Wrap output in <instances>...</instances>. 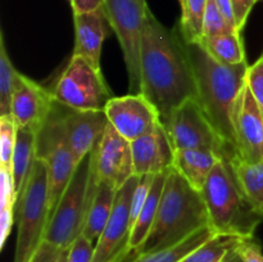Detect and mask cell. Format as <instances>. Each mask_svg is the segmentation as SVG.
Returning <instances> with one entry per match:
<instances>
[{
	"mask_svg": "<svg viewBox=\"0 0 263 262\" xmlns=\"http://www.w3.org/2000/svg\"><path fill=\"white\" fill-rule=\"evenodd\" d=\"M141 90L166 122L185 100L197 98L186 41L180 30L162 25L149 10L140 49Z\"/></svg>",
	"mask_w": 263,
	"mask_h": 262,
	"instance_id": "obj_1",
	"label": "cell"
},
{
	"mask_svg": "<svg viewBox=\"0 0 263 262\" xmlns=\"http://www.w3.org/2000/svg\"><path fill=\"white\" fill-rule=\"evenodd\" d=\"M186 48L194 74L197 100L218 135L238 156L234 117L239 97L246 86L248 62L235 66L222 63L200 41L186 43Z\"/></svg>",
	"mask_w": 263,
	"mask_h": 262,
	"instance_id": "obj_2",
	"label": "cell"
},
{
	"mask_svg": "<svg viewBox=\"0 0 263 262\" xmlns=\"http://www.w3.org/2000/svg\"><path fill=\"white\" fill-rule=\"evenodd\" d=\"M207 225H210V215L202 193L171 169L167 172L158 212L148 238L122 262L176 246Z\"/></svg>",
	"mask_w": 263,
	"mask_h": 262,
	"instance_id": "obj_3",
	"label": "cell"
},
{
	"mask_svg": "<svg viewBox=\"0 0 263 262\" xmlns=\"http://www.w3.org/2000/svg\"><path fill=\"white\" fill-rule=\"evenodd\" d=\"M200 193L216 233L253 238L263 211L243 190L230 159L222 158L216 164Z\"/></svg>",
	"mask_w": 263,
	"mask_h": 262,
	"instance_id": "obj_4",
	"label": "cell"
},
{
	"mask_svg": "<svg viewBox=\"0 0 263 262\" xmlns=\"http://www.w3.org/2000/svg\"><path fill=\"white\" fill-rule=\"evenodd\" d=\"M18 234L14 262H30L45 238L49 223V171L36 158L22 195L15 204Z\"/></svg>",
	"mask_w": 263,
	"mask_h": 262,
	"instance_id": "obj_5",
	"label": "cell"
},
{
	"mask_svg": "<svg viewBox=\"0 0 263 262\" xmlns=\"http://www.w3.org/2000/svg\"><path fill=\"white\" fill-rule=\"evenodd\" d=\"M51 92L58 104L74 110H104L113 98L102 69L79 55H72Z\"/></svg>",
	"mask_w": 263,
	"mask_h": 262,
	"instance_id": "obj_6",
	"label": "cell"
},
{
	"mask_svg": "<svg viewBox=\"0 0 263 262\" xmlns=\"http://www.w3.org/2000/svg\"><path fill=\"white\" fill-rule=\"evenodd\" d=\"M103 8L122 49L128 74V86L133 94L134 91L138 94L141 90V38L151 9L146 0H104Z\"/></svg>",
	"mask_w": 263,
	"mask_h": 262,
	"instance_id": "obj_7",
	"label": "cell"
},
{
	"mask_svg": "<svg viewBox=\"0 0 263 262\" xmlns=\"http://www.w3.org/2000/svg\"><path fill=\"white\" fill-rule=\"evenodd\" d=\"M55 105V103H54ZM37 158L45 161L49 171V221L71 182L79 164L66 143L62 126V112L51 110L37 134Z\"/></svg>",
	"mask_w": 263,
	"mask_h": 262,
	"instance_id": "obj_8",
	"label": "cell"
},
{
	"mask_svg": "<svg viewBox=\"0 0 263 262\" xmlns=\"http://www.w3.org/2000/svg\"><path fill=\"white\" fill-rule=\"evenodd\" d=\"M162 125L175 151L203 148L212 149L226 159H233L236 156L218 135L197 98L185 100Z\"/></svg>",
	"mask_w": 263,
	"mask_h": 262,
	"instance_id": "obj_9",
	"label": "cell"
},
{
	"mask_svg": "<svg viewBox=\"0 0 263 262\" xmlns=\"http://www.w3.org/2000/svg\"><path fill=\"white\" fill-rule=\"evenodd\" d=\"M90 172V154L77 166L71 182L62 195L46 228L44 240L71 248L84 230L86 217V195Z\"/></svg>",
	"mask_w": 263,
	"mask_h": 262,
	"instance_id": "obj_10",
	"label": "cell"
},
{
	"mask_svg": "<svg viewBox=\"0 0 263 262\" xmlns=\"http://www.w3.org/2000/svg\"><path fill=\"white\" fill-rule=\"evenodd\" d=\"M140 176L134 175L117 190L112 215L94 247L91 262H121L127 253L131 234V199Z\"/></svg>",
	"mask_w": 263,
	"mask_h": 262,
	"instance_id": "obj_11",
	"label": "cell"
},
{
	"mask_svg": "<svg viewBox=\"0 0 263 262\" xmlns=\"http://www.w3.org/2000/svg\"><path fill=\"white\" fill-rule=\"evenodd\" d=\"M90 169L99 181L110 182L117 190L135 175L131 141L110 123L90 153Z\"/></svg>",
	"mask_w": 263,
	"mask_h": 262,
	"instance_id": "obj_12",
	"label": "cell"
},
{
	"mask_svg": "<svg viewBox=\"0 0 263 262\" xmlns=\"http://www.w3.org/2000/svg\"><path fill=\"white\" fill-rule=\"evenodd\" d=\"M110 125L128 141L151 133L161 122V115L143 94L113 97L104 108Z\"/></svg>",
	"mask_w": 263,
	"mask_h": 262,
	"instance_id": "obj_13",
	"label": "cell"
},
{
	"mask_svg": "<svg viewBox=\"0 0 263 262\" xmlns=\"http://www.w3.org/2000/svg\"><path fill=\"white\" fill-rule=\"evenodd\" d=\"M53 92L18 72L12 97L10 116L18 128L35 127L40 130L54 107Z\"/></svg>",
	"mask_w": 263,
	"mask_h": 262,
	"instance_id": "obj_14",
	"label": "cell"
},
{
	"mask_svg": "<svg viewBox=\"0 0 263 262\" xmlns=\"http://www.w3.org/2000/svg\"><path fill=\"white\" fill-rule=\"evenodd\" d=\"M238 157L248 162L263 161V113L248 86H244L234 117Z\"/></svg>",
	"mask_w": 263,
	"mask_h": 262,
	"instance_id": "obj_15",
	"label": "cell"
},
{
	"mask_svg": "<svg viewBox=\"0 0 263 262\" xmlns=\"http://www.w3.org/2000/svg\"><path fill=\"white\" fill-rule=\"evenodd\" d=\"M104 110H74L62 113V126L66 143L77 164L91 153L107 128Z\"/></svg>",
	"mask_w": 263,
	"mask_h": 262,
	"instance_id": "obj_16",
	"label": "cell"
},
{
	"mask_svg": "<svg viewBox=\"0 0 263 262\" xmlns=\"http://www.w3.org/2000/svg\"><path fill=\"white\" fill-rule=\"evenodd\" d=\"M131 151L136 176L162 174L174 166L175 149L162 123L151 133L131 141Z\"/></svg>",
	"mask_w": 263,
	"mask_h": 262,
	"instance_id": "obj_17",
	"label": "cell"
},
{
	"mask_svg": "<svg viewBox=\"0 0 263 262\" xmlns=\"http://www.w3.org/2000/svg\"><path fill=\"white\" fill-rule=\"evenodd\" d=\"M74 50L72 55L87 59L92 66L100 68V57L109 25L104 8L82 14H73Z\"/></svg>",
	"mask_w": 263,
	"mask_h": 262,
	"instance_id": "obj_18",
	"label": "cell"
},
{
	"mask_svg": "<svg viewBox=\"0 0 263 262\" xmlns=\"http://www.w3.org/2000/svg\"><path fill=\"white\" fill-rule=\"evenodd\" d=\"M222 157L212 149H181L175 151L174 166L194 189L202 192L205 181Z\"/></svg>",
	"mask_w": 263,
	"mask_h": 262,
	"instance_id": "obj_19",
	"label": "cell"
},
{
	"mask_svg": "<svg viewBox=\"0 0 263 262\" xmlns=\"http://www.w3.org/2000/svg\"><path fill=\"white\" fill-rule=\"evenodd\" d=\"M39 128L31 127H20L17 133V141H15L14 153L12 159V176L14 181L15 193L18 198L22 195L27 180L31 175L33 163L36 158V151H37V134Z\"/></svg>",
	"mask_w": 263,
	"mask_h": 262,
	"instance_id": "obj_20",
	"label": "cell"
},
{
	"mask_svg": "<svg viewBox=\"0 0 263 262\" xmlns=\"http://www.w3.org/2000/svg\"><path fill=\"white\" fill-rule=\"evenodd\" d=\"M167 172L154 175V179L153 181H152L148 198H146L145 203H144L143 208H141V212L140 215H139L138 220L135 221L133 229H131L127 253L123 257L122 261H125L128 256H131L134 252L138 251L141 247V244H143L144 241H145V239L148 238L149 233H151L152 230V226H153L154 223V220H156L157 212H158L159 202H161L162 192H163L164 182H166Z\"/></svg>",
	"mask_w": 263,
	"mask_h": 262,
	"instance_id": "obj_21",
	"label": "cell"
},
{
	"mask_svg": "<svg viewBox=\"0 0 263 262\" xmlns=\"http://www.w3.org/2000/svg\"><path fill=\"white\" fill-rule=\"evenodd\" d=\"M116 194H117V189L110 182L102 180L94 198H92V202L87 208L82 235L89 239L94 246L99 240L100 235L112 215Z\"/></svg>",
	"mask_w": 263,
	"mask_h": 262,
	"instance_id": "obj_22",
	"label": "cell"
},
{
	"mask_svg": "<svg viewBox=\"0 0 263 262\" xmlns=\"http://www.w3.org/2000/svg\"><path fill=\"white\" fill-rule=\"evenodd\" d=\"M216 231L212 226L207 225L204 228L195 231L193 235L182 240L181 243L176 246L168 247V248L161 249V251L152 252V253L140 254L135 258L130 259L127 262H181L186 256H189L193 251L210 240L211 238L216 235Z\"/></svg>",
	"mask_w": 263,
	"mask_h": 262,
	"instance_id": "obj_23",
	"label": "cell"
},
{
	"mask_svg": "<svg viewBox=\"0 0 263 262\" xmlns=\"http://www.w3.org/2000/svg\"><path fill=\"white\" fill-rule=\"evenodd\" d=\"M205 49L220 62L230 66L247 63L241 32H231L226 35L203 38L200 40Z\"/></svg>",
	"mask_w": 263,
	"mask_h": 262,
	"instance_id": "obj_24",
	"label": "cell"
},
{
	"mask_svg": "<svg viewBox=\"0 0 263 262\" xmlns=\"http://www.w3.org/2000/svg\"><path fill=\"white\" fill-rule=\"evenodd\" d=\"M230 161L243 190L263 211V161L248 162L238 156Z\"/></svg>",
	"mask_w": 263,
	"mask_h": 262,
	"instance_id": "obj_25",
	"label": "cell"
},
{
	"mask_svg": "<svg viewBox=\"0 0 263 262\" xmlns=\"http://www.w3.org/2000/svg\"><path fill=\"white\" fill-rule=\"evenodd\" d=\"M208 0H181L180 32L186 43H198L203 39L205 7Z\"/></svg>",
	"mask_w": 263,
	"mask_h": 262,
	"instance_id": "obj_26",
	"label": "cell"
},
{
	"mask_svg": "<svg viewBox=\"0 0 263 262\" xmlns=\"http://www.w3.org/2000/svg\"><path fill=\"white\" fill-rule=\"evenodd\" d=\"M0 181H2V193H0V247L5 246L13 221L15 216V204H17V193H15L14 181L12 172L0 169Z\"/></svg>",
	"mask_w": 263,
	"mask_h": 262,
	"instance_id": "obj_27",
	"label": "cell"
},
{
	"mask_svg": "<svg viewBox=\"0 0 263 262\" xmlns=\"http://www.w3.org/2000/svg\"><path fill=\"white\" fill-rule=\"evenodd\" d=\"M240 239L243 238L216 234L213 238L185 257L181 262H221L231 249L236 248Z\"/></svg>",
	"mask_w": 263,
	"mask_h": 262,
	"instance_id": "obj_28",
	"label": "cell"
},
{
	"mask_svg": "<svg viewBox=\"0 0 263 262\" xmlns=\"http://www.w3.org/2000/svg\"><path fill=\"white\" fill-rule=\"evenodd\" d=\"M18 71L10 61L3 31L0 32V117L10 116L12 97Z\"/></svg>",
	"mask_w": 263,
	"mask_h": 262,
	"instance_id": "obj_29",
	"label": "cell"
},
{
	"mask_svg": "<svg viewBox=\"0 0 263 262\" xmlns=\"http://www.w3.org/2000/svg\"><path fill=\"white\" fill-rule=\"evenodd\" d=\"M18 126L12 116L0 117V169L12 172V159L17 141Z\"/></svg>",
	"mask_w": 263,
	"mask_h": 262,
	"instance_id": "obj_30",
	"label": "cell"
},
{
	"mask_svg": "<svg viewBox=\"0 0 263 262\" xmlns=\"http://www.w3.org/2000/svg\"><path fill=\"white\" fill-rule=\"evenodd\" d=\"M239 32L235 27L230 25L218 9L215 0H208L205 7L204 23H203V38L226 35V33Z\"/></svg>",
	"mask_w": 263,
	"mask_h": 262,
	"instance_id": "obj_31",
	"label": "cell"
},
{
	"mask_svg": "<svg viewBox=\"0 0 263 262\" xmlns=\"http://www.w3.org/2000/svg\"><path fill=\"white\" fill-rule=\"evenodd\" d=\"M246 84L263 110V54L256 63L248 67Z\"/></svg>",
	"mask_w": 263,
	"mask_h": 262,
	"instance_id": "obj_32",
	"label": "cell"
},
{
	"mask_svg": "<svg viewBox=\"0 0 263 262\" xmlns=\"http://www.w3.org/2000/svg\"><path fill=\"white\" fill-rule=\"evenodd\" d=\"M69 248L51 244L44 240L33 253L30 262H68Z\"/></svg>",
	"mask_w": 263,
	"mask_h": 262,
	"instance_id": "obj_33",
	"label": "cell"
},
{
	"mask_svg": "<svg viewBox=\"0 0 263 262\" xmlns=\"http://www.w3.org/2000/svg\"><path fill=\"white\" fill-rule=\"evenodd\" d=\"M94 247L89 239L85 238L84 235H80L69 248L68 262H91Z\"/></svg>",
	"mask_w": 263,
	"mask_h": 262,
	"instance_id": "obj_34",
	"label": "cell"
},
{
	"mask_svg": "<svg viewBox=\"0 0 263 262\" xmlns=\"http://www.w3.org/2000/svg\"><path fill=\"white\" fill-rule=\"evenodd\" d=\"M243 262H263V251L258 241L253 238H243L236 247Z\"/></svg>",
	"mask_w": 263,
	"mask_h": 262,
	"instance_id": "obj_35",
	"label": "cell"
},
{
	"mask_svg": "<svg viewBox=\"0 0 263 262\" xmlns=\"http://www.w3.org/2000/svg\"><path fill=\"white\" fill-rule=\"evenodd\" d=\"M231 3H233L236 30L241 32L246 27L247 21H248L249 14H251L256 2L254 0H231Z\"/></svg>",
	"mask_w": 263,
	"mask_h": 262,
	"instance_id": "obj_36",
	"label": "cell"
},
{
	"mask_svg": "<svg viewBox=\"0 0 263 262\" xmlns=\"http://www.w3.org/2000/svg\"><path fill=\"white\" fill-rule=\"evenodd\" d=\"M73 14H82L100 9L104 5V0H69Z\"/></svg>",
	"mask_w": 263,
	"mask_h": 262,
	"instance_id": "obj_37",
	"label": "cell"
},
{
	"mask_svg": "<svg viewBox=\"0 0 263 262\" xmlns=\"http://www.w3.org/2000/svg\"><path fill=\"white\" fill-rule=\"evenodd\" d=\"M215 2L216 4H217L220 12L222 13L223 17L226 18V21H228L233 27L236 28L235 17H234V10H233V3H231V0H215Z\"/></svg>",
	"mask_w": 263,
	"mask_h": 262,
	"instance_id": "obj_38",
	"label": "cell"
},
{
	"mask_svg": "<svg viewBox=\"0 0 263 262\" xmlns=\"http://www.w3.org/2000/svg\"><path fill=\"white\" fill-rule=\"evenodd\" d=\"M221 262H243V259H241V257L239 256L236 248H234V249H231V251L229 252L225 257H223V259Z\"/></svg>",
	"mask_w": 263,
	"mask_h": 262,
	"instance_id": "obj_39",
	"label": "cell"
},
{
	"mask_svg": "<svg viewBox=\"0 0 263 262\" xmlns=\"http://www.w3.org/2000/svg\"><path fill=\"white\" fill-rule=\"evenodd\" d=\"M254 2H256V3H258V2H261V0H254Z\"/></svg>",
	"mask_w": 263,
	"mask_h": 262,
	"instance_id": "obj_40",
	"label": "cell"
},
{
	"mask_svg": "<svg viewBox=\"0 0 263 262\" xmlns=\"http://www.w3.org/2000/svg\"><path fill=\"white\" fill-rule=\"evenodd\" d=\"M179 2H181V0H179Z\"/></svg>",
	"mask_w": 263,
	"mask_h": 262,
	"instance_id": "obj_41",
	"label": "cell"
},
{
	"mask_svg": "<svg viewBox=\"0 0 263 262\" xmlns=\"http://www.w3.org/2000/svg\"><path fill=\"white\" fill-rule=\"evenodd\" d=\"M262 113H263V110H262Z\"/></svg>",
	"mask_w": 263,
	"mask_h": 262,
	"instance_id": "obj_42",
	"label": "cell"
}]
</instances>
